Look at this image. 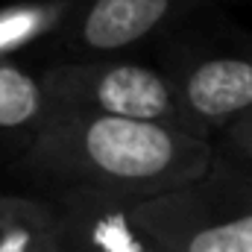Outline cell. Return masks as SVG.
<instances>
[{"mask_svg":"<svg viewBox=\"0 0 252 252\" xmlns=\"http://www.w3.org/2000/svg\"><path fill=\"white\" fill-rule=\"evenodd\" d=\"M214 161V144L182 129L50 112L32 132L18 170L56 190L82 188L147 202L202 179Z\"/></svg>","mask_w":252,"mask_h":252,"instance_id":"6da1fadb","label":"cell"},{"mask_svg":"<svg viewBox=\"0 0 252 252\" xmlns=\"http://www.w3.org/2000/svg\"><path fill=\"white\" fill-rule=\"evenodd\" d=\"M135 217L164 252H252V173L217 156L202 179L138 202Z\"/></svg>","mask_w":252,"mask_h":252,"instance_id":"7a4b0ae2","label":"cell"},{"mask_svg":"<svg viewBox=\"0 0 252 252\" xmlns=\"http://www.w3.org/2000/svg\"><path fill=\"white\" fill-rule=\"evenodd\" d=\"M50 112H79L190 132L170 73L126 59H70L41 73ZM193 135V132H190Z\"/></svg>","mask_w":252,"mask_h":252,"instance_id":"3957f363","label":"cell"},{"mask_svg":"<svg viewBox=\"0 0 252 252\" xmlns=\"http://www.w3.org/2000/svg\"><path fill=\"white\" fill-rule=\"evenodd\" d=\"M170 79L196 138L208 141L211 132H229L252 115V53L199 56L170 73Z\"/></svg>","mask_w":252,"mask_h":252,"instance_id":"277c9868","label":"cell"},{"mask_svg":"<svg viewBox=\"0 0 252 252\" xmlns=\"http://www.w3.org/2000/svg\"><path fill=\"white\" fill-rule=\"evenodd\" d=\"M193 0H79L64 41L79 59H109L156 35Z\"/></svg>","mask_w":252,"mask_h":252,"instance_id":"5b68a950","label":"cell"},{"mask_svg":"<svg viewBox=\"0 0 252 252\" xmlns=\"http://www.w3.org/2000/svg\"><path fill=\"white\" fill-rule=\"evenodd\" d=\"M50 202L62 223L64 252H164L138 223V202L82 188L53 190Z\"/></svg>","mask_w":252,"mask_h":252,"instance_id":"8992f818","label":"cell"},{"mask_svg":"<svg viewBox=\"0 0 252 252\" xmlns=\"http://www.w3.org/2000/svg\"><path fill=\"white\" fill-rule=\"evenodd\" d=\"M0 252H64L53 202L27 193H0Z\"/></svg>","mask_w":252,"mask_h":252,"instance_id":"52a82bcc","label":"cell"},{"mask_svg":"<svg viewBox=\"0 0 252 252\" xmlns=\"http://www.w3.org/2000/svg\"><path fill=\"white\" fill-rule=\"evenodd\" d=\"M79 0H15L0 6V62H12L27 47L64 32Z\"/></svg>","mask_w":252,"mask_h":252,"instance_id":"ba28073f","label":"cell"},{"mask_svg":"<svg viewBox=\"0 0 252 252\" xmlns=\"http://www.w3.org/2000/svg\"><path fill=\"white\" fill-rule=\"evenodd\" d=\"M50 115L41 76L15 62H0V129H38Z\"/></svg>","mask_w":252,"mask_h":252,"instance_id":"9c48e42d","label":"cell"},{"mask_svg":"<svg viewBox=\"0 0 252 252\" xmlns=\"http://www.w3.org/2000/svg\"><path fill=\"white\" fill-rule=\"evenodd\" d=\"M226 138H229V144H232L241 156L252 158V115H247L244 121H238V124L226 132Z\"/></svg>","mask_w":252,"mask_h":252,"instance_id":"30bf717a","label":"cell"}]
</instances>
